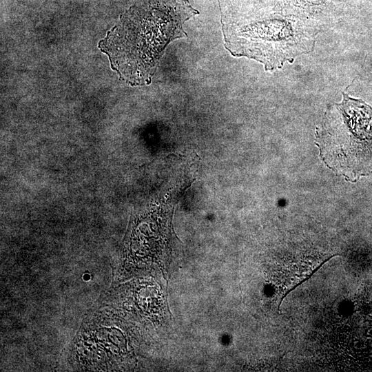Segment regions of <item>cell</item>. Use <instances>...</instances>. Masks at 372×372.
Here are the masks:
<instances>
[{
	"label": "cell",
	"mask_w": 372,
	"mask_h": 372,
	"mask_svg": "<svg viewBox=\"0 0 372 372\" xmlns=\"http://www.w3.org/2000/svg\"><path fill=\"white\" fill-rule=\"evenodd\" d=\"M198 14L188 0H153L129 9L100 42L113 70L132 85L149 84L167 45L187 37L183 24Z\"/></svg>",
	"instance_id": "cell-1"
},
{
	"label": "cell",
	"mask_w": 372,
	"mask_h": 372,
	"mask_svg": "<svg viewBox=\"0 0 372 372\" xmlns=\"http://www.w3.org/2000/svg\"><path fill=\"white\" fill-rule=\"evenodd\" d=\"M343 95L327 112L316 143L329 168L353 180L372 172V108Z\"/></svg>",
	"instance_id": "cell-2"
}]
</instances>
